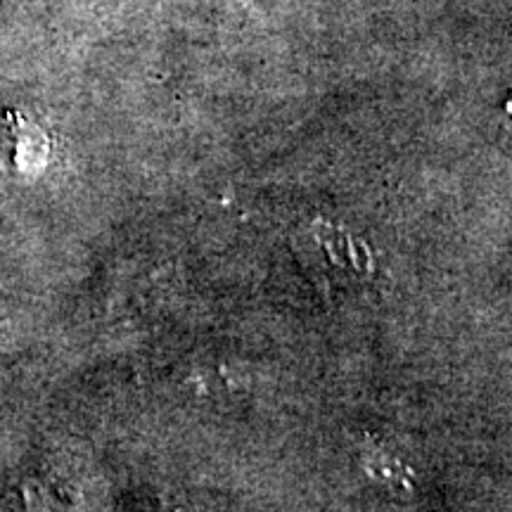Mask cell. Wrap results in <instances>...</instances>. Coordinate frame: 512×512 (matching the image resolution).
<instances>
[{
  "label": "cell",
  "instance_id": "obj_1",
  "mask_svg": "<svg viewBox=\"0 0 512 512\" xmlns=\"http://www.w3.org/2000/svg\"><path fill=\"white\" fill-rule=\"evenodd\" d=\"M48 155V133L27 114L0 107V178L31 181L46 169Z\"/></svg>",
  "mask_w": 512,
  "mask_h": 512
}]
</instances>
